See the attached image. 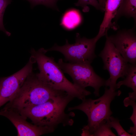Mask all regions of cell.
Here are the masks:
<instances>
[{"label": "cell", "mask_w": 136, "mask_h": 136, "mask_svg": "<svg viewBox=\"0 0 136 136\" xmlns=\"http://www.w3.org/2000/svg\"><path fill=\"white\" fill-rule=\"evenodd\" d=\"M106 119L102 121L93 133L92 136H115L112 131Z\"/></svg>", "instance_id": "obj_16"}, {"label": "cell", "mask_w": 136, "mask_h": 136, "mask_svg": "<svg viewBox=\"0 0 136 136\" xmlns=\"http://www.w3.org/2000/svg\"><path fill=\"white\" fill-rule=\"evenodd\" d=\"M30 4L31 8L36 5H42L56 9V3L58 0H26Z\"/></svg>", "instance_id": "obj_20"}, {"label": "cell", "mask_w": 136, "mask_h": 136, "mask_svg": "<svg viewBox=\"0 0 136 136\" xmlns=\"http://www.w3.org/2000/svg\"><path fill=\"white\" fill-rule=\"evenodd\" d=\"M12 2V0H0V31L3 32L8 36H10L11 33L5 28L3 24V18L6 7L11 4Z\"/></svg>", "instance_id": "obj_19"}, {"label": "cell", "mask_w": 136, "mask_h": 136, "mask_svg": "<svg viewBox=\"0 0 136 136\" xmlns=\"http://www.w3.org/2000/svg\"><path fill=\"white\" fill-rule=\"evenodd\" d=\"M36 62L31 56L21 70L10 76L0 78V107L11 101L21 88L28 76L32 73Z\"/></svg>", "instance_id": "obj_8"}, {"label": "cell", "mask_w": 136, "mask_h": 136, "mask_svg": "<svg viewBox=\"0 0 136 136\" xmlns=\"http://www.w3.org/2000/svg\"><path fill=\"white\" fill-rule=\"evenodd\" d=\"M121 0H106L105 8V14L100 25L99 32L105 33L110 28L114 29L115 26L112 20L114 19L119 7Z\"/></svg>", "instance_id": "obj_11"}, {"label": "cell", "mask_w": 136, "mask_h": 136, "mask_svg": "<svg viewBox=\"0 0 136 136\" xmlns=\"http://www.w3.org/2000/svg\"><path fill=\"white\" fill-rule=\"evenodd\" d=\"M106 119L110 127L113 128L116 130L118 136H133L124 129L120 124L119 120L118 118L111 116Z\"/></svg>", "instance_id": "obj_17"}, {"label": "cell", "mask_w": 136, "mask_h": 136, "mask_svg": "<svg viewBox=\"0 0 136 136\" xmlns=\"http://www.w3.org/2000/svg\"><path fill=\"white\" fill-rule=\"evenodd\" d=\"M82 20L81 15L79 10L72 9L67 11L63 15L60 25L66 29H74L79 25Z\"/></svg>", "instance_id": "obj_14"}, {"label": "cell", "mask_w": 136, "mask_h": 136, "mask_svg": "<svg viewBox=\"0 0 136 136\" xmlns=\"http://www.w3.org/2000/svg\"><path fill=\"white\" fill-rule=\"evenodd\" d=\"M0 115L5 116L16 127L18 136H38L52 133L55 129L47 126H38L28 122L27 118L18 111L5 107L0 111Z\"/></svg>", "instance_id": "obj_9"}, {"label": "cell", "mask_w": 136, "mask_h": 136, "mask_svg": "<svg viewBox=\"0 0 136 136\" xmlns=\"http://www.w3.org/2000/svg\"><path fill=\"white\" fill-rule=\"evenodd\" d=\"M32 56L37 63L40 71L38 77L54 89L66 92L69 95L82 100L91 92L79 87L65 77L64 72L52 57L47 56L46 50L41 48L37 51L31 50Z\"/></svg>", "instance_id": "obj_2"}, {"label": "cell", "mask_w": 136, "mask_h": 136, "mask_svg": "<svg viewBox=\"0 0 136 136\" xmlns=\"http://www.w3.org/2000/svg\"><path fill=\"white\" fill-rule=\"evenodd\" d=\"M135 27L119 30L115 34L106 36L122 56L131 64L136 63V35Z\"/></svg>", "instance_id": "obj_10"}, {"label": "cell", "mask_w": 136, "mask_h": 136, "mask_svg": "<svg viewBox=\"0 0 136 136\" xmlns=\"http://www.w3.org/2000/svg\"><path fill=\"white\" fill-rule=\"evenodd\" d=\"M104 47L99 56L102 59L103 69L107 70L110 77L106 80L105 87L115 91L116 81L120 78H124L126 75L129 64L122 56L115 46L106 36Z\"/></svg>", "instance_id": "obj_7"}, {"label": "cell", "mask_w": 136, "mask_h": 136, "mask_svg": "<svg viewBox=\"0 0 136 136\" xmlns=\"http://www.w3.org/2000/svg\"><path fill=\"white\" fill-rule=\"evenodd\" d=\"M124 79L119 82L116 84V89L122 85L131 88L133 92L128 93V97L132 100L136 99V64L129 63L127 73Z\"/></svg>", "instance_id": "obj_13"}, {"label": "cell", "mask_w": 136, "mask_h": 136, "mask_svg": "<svg viewBox=\"0 0 136 136\" xmlns=\"http://www.w3.org/2000/svg\"><path fill=\"white\" fill-rule=\"evenodd\" d=\"M124 106L127 107L131 106L133 108V111L132 114L130 119L132 121L133 126L130 127V129L128 130L129 133H132L133 136L136 135V103L135 101L130 99L128 97L125 98L123 101Z\"/></svg>", "instance_id": "obj_15"}, {"label": "cell", "mask_w": 136, "mask_h": 136, "mask_svg": "<svg viewBox=\"0 0 136 136\" xmlns=\"http://www.w3.org/2000/svg\"><path fill=\"white\" fill-rule=\"evenodd\" d=\"M57 63L64 73L70 76L74 85L83 89L91 87L95 96H99L100 88L105 86L106 80L95 73L91 64L67 63L62 58Z\"/></svg>", "instance_id": "obj_6"}, {"label": "cell", "mask_w": 136, "mask_h": 136, "mask_svg": "<svg viewBox=\"0 0 136 136\" xmlns=\"http://www.w3.org/2000/svg\"><path fill=\"white\" fill-rule=\"evenodd\" d=\"M75 5L81 7L84 12H87L89 10L88 5H90L95 7L96 9L102 12L105 11V9L102 7L99 4L97 0H78V2L75 3Z\"/></svg>", "instance_id": "obj_18"}, {"label": "cell", "mask_w": 136, "mask_h": 136, "mask_svg": "<svg viewBox=\"0 0 136 136\" xmlns=\"http://www.w3.org/2000/svg\"><path fill=\"white\" fill-rule=\"evenodd\" d=\"M121 91H116L105 87L104 94L96 99L85 98L80 104L69 107L68 111L79 110L87 116L88 124L82 129L81 136H92L100 123L110 116L112 114L110 105L116 96H119Z\"/></svg>", "instance_id": "obj_4"}, {"label": "cell", "mask_w": 136, "mask_h": 136, "mask_svg": "<svg viewBox=\"0 0 136 136\" xmlns=\"http://www.w3.org/2000/svg\"><path fill=\"white\" fill-rule=\"evenodd\" d=\"M64 91L55 89L31 73L16 94L5 107L18 111L44 103Z\"/></svg>", "instance_id": "obj_3"}, {"label": "cell", "mask_w": 136, "mask_h": 136, "mask_svg": "<svg viewBox=\"0 0 136 136\" xmlns=\"http://www.w3.org/2000/svg\"><path fill=\"white\" fill-rule=\"evenodd\" d=\"M122 16L128 18H132L136 23V0H121L114 18L115 21L113 23L117 25V21Z\"/></svg>", "instance_id": "obj_12"}, {"label": "cell", "mask_w": 136, "mask_h": 136, "mask_svg": "<svg viewBox=\"0 0 136 136\" xmlns=\"http://www.w3.org/2000/svg\"><path fill=\"white\" fill-rule=\"evenodd\" d=\"M74 98L65 92L42 104L18 111L38 126L55 129L60 124L71 126L74 123L72 118L75 114L72 112L66 113L65 110Z\"/></svg>", "instance_id": "obj_1"}, {"label": "cell", "mask_w": 136, "mask_h": 136, "mask_svg": "<svg viewBox=\"0 0 136 136\" xmlns=\"http://www.w3.org/2000/svg\"><path fill=\"white\" fill-rule=\"evenodd\" d=\"M98 40L95 36L91 39L81 37L78 33H76L75 43L71 44L66 40L65 44L60 46L55 44L51 48L46 50L56 51L62 53L65 61L69 62L91 64L97 57L95 50L96 42Z\"/></svg>", "instance_id": "obj_5"}, {"label": "cell", "mask_w": 136, "mask_h": 136, "mask_svg": "<svg viewBox=\"0 0 136 136\" xmlns=\"http://www.w3.org/2000/svg\"><path fill=\"white\" fill-rule=\"evenodd\" d=\"M106 0H98V2L100 5L105 9Z\"/></svg>", "instance_id": "obj_21"}]
</instances>
